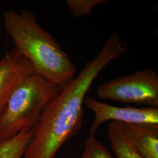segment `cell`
Masks as SVG:
<instances>
[{
  "instance_id": "cell-2",
  "label": "cell",
  "mask_w": 158,
  "mask_h": 158,
  "mask_svg": "<svg viewBox=\"0 0 158 158\" xmlns=\"http://www.w3.org/2000/svg\"><path fill=\"white\" fill-rule=\"evenodd\" d=\"M3 21L14 48L31 63L36 73L61 87L76 76L75 64L32 12H4Z\"/></svg>"
},
{
  "instance_id": "cell-12",
  "label": "cell",
  "mask_w": 158,
  "mask_h": 158,
  "mask_svg": "<svg viewBox=\"0 0 158 158\" xmlns=\"http://www.w3.org/2000/svg\"><path fill=\"white\" fill-rule=\"evenodd\" d=\"M1 32H2V28H1V24H0V35L1 34Z\"/></svg>"
},
{
  "instance_id": "cell-6",
  "label": "cell",
  "mask_w": 158,
  "mask_h": 158,
  "mask_svg": "<svg viewBox=\"0 0 158 158\" xmlns=\"http://www.w3.org/2000/svg\"><path fill=\"white\" fill-rule=\"evenodd\" d=\"M35 72L31 63L15 48L0 60V113L17 85Z\"/></svg>"
},
{
  "instance_id": "cell-4",
  "label": "cell",
  "mask_w": 158,
  "mask_h": 158,
  "mask_svg": "<svg viewBox=\"0 0 158 158\" xmlns=\"http://www.w3.org/2000/svg\"><path fill=\"white\" fill-rule=\"evenodd\" d=\"M98 97L102 100L158 108V74L145 68L117 77L100 85Z\"/></svg>"
},
{
  "instance_id": "cell-9",
  "label": "cell",
  "mask_w": 158,
  "mask_h": 158,
  "mask_svg": "<svg viewBox=\"0 0 158 158\" xmlns=\"http://www.w3.org/2000/svg\"><path fill=\"white\" fill-rule=\"evenodd\" d=\"M32 135V130L23 131L10 139L0 142V158H23Z\"/></svg>"
},
{
  "instance_id": "cell-11",
  "label": "cell",
  "mask_w": 158,
  "mask_h": 158,
  "mask_svg": "<svg viewBox=\"0 0 158 158\" xmlns=\"http://www.w3.org/2000/svg\"><path fill=\"white\" fill-rule=\"evenodd\" d=\"M109 3L108 0H67L66 4L69 10L76 18L90 14L96 6Z\"/></svg>"
},
{
  "instance_id": "cell-8",
  "label": "cell",
  "mask_w": 158,
  "mask_h": 158,
  "mask_svg": "<svg viewBox=\"0 0 158 158\" xmlns=\"http://www.w3.org/2000/svg\"><path fill=\"white\" fill-rule=\"evenodd\" d=\"M107 135L117 158H143L133 146L124 123L111 121L108 125Z\"/></svg>"
},
{
  "instance_id": "cell-10",
  "label": "cell",
  "mask_w": 158,
  "mask_h": 158,
  "mask_svg": "<svg viewBox=\"0 0 158 158\" xmlns=\"http://www.w3.org/2000/svg\"><path fill=\"white\" fill-rule=\"evenodd\" d=\"M80 158H114L107 147L99 141L95 135H89L85 139Z\"/></svg>"
},
{
  "instance_id": "cell-3",
  "label": "cell",
  "mask_w": 158,
  "mask_h": 158,
  "mask_svg": "<svg viewBox=\"0 0 158 158\" xmlns=\"http://www.w3.org/2000/svg\"><path fill=\"white\" fill-rule=\"evenodd\" d=\"M60 89L36 72L21 81L0 113V142L33 130L46 104Z\"/></svg>"
},
{
  "instance_id": "cell-7",
  "label": "cell",
  "mask_w": 158,
  "mask_h": 158,
  "mask_svg": "<svg viewBox=\"0 0 158 158\" xmlns=\"http://www.w3.org/2000/svg\"><path fill=\"white\" fill-rule=\"evenodd\" d=\"M136 151L143 158H158V125L125 124Z\"/></svg>"
},
{
  "instance_id": "cell-5",
  "label": "cell",
  "mask_w": 158,
  "mask_h": 158,
  "mask_svg": "<svg viewBox=\"0 0 158 158\" xmlns=\"http://www.w3.org/2000/svg\"><path fill=\"white\" fill-rule=\"evenodd\" d=\"M85 105L94 114L89 129V135H95L100 126L108 121L124 124L158 125V108L115 107L92 97L85 98Z\"/></svg>"
},
{
  "instance_id": "cell-1",
  "label": "cell",
  "mask_w": 158,
  "mask_h": 158,
  "mask_svg": "<svg viewBox=\"0 0 158 158\" xmlns=\"http://www.w3.org/2000/svg\"><path fill=\"white\" fill-rule=\"evenodd\" d=\"M127 51V45L118 35L111 34L96 56L61 87L46 104L32 130L31 146L35 152L53 158L66 142L77 135L83 124L85 96L91 85L104 68Z\"/></svg>"
}]
</instances>
